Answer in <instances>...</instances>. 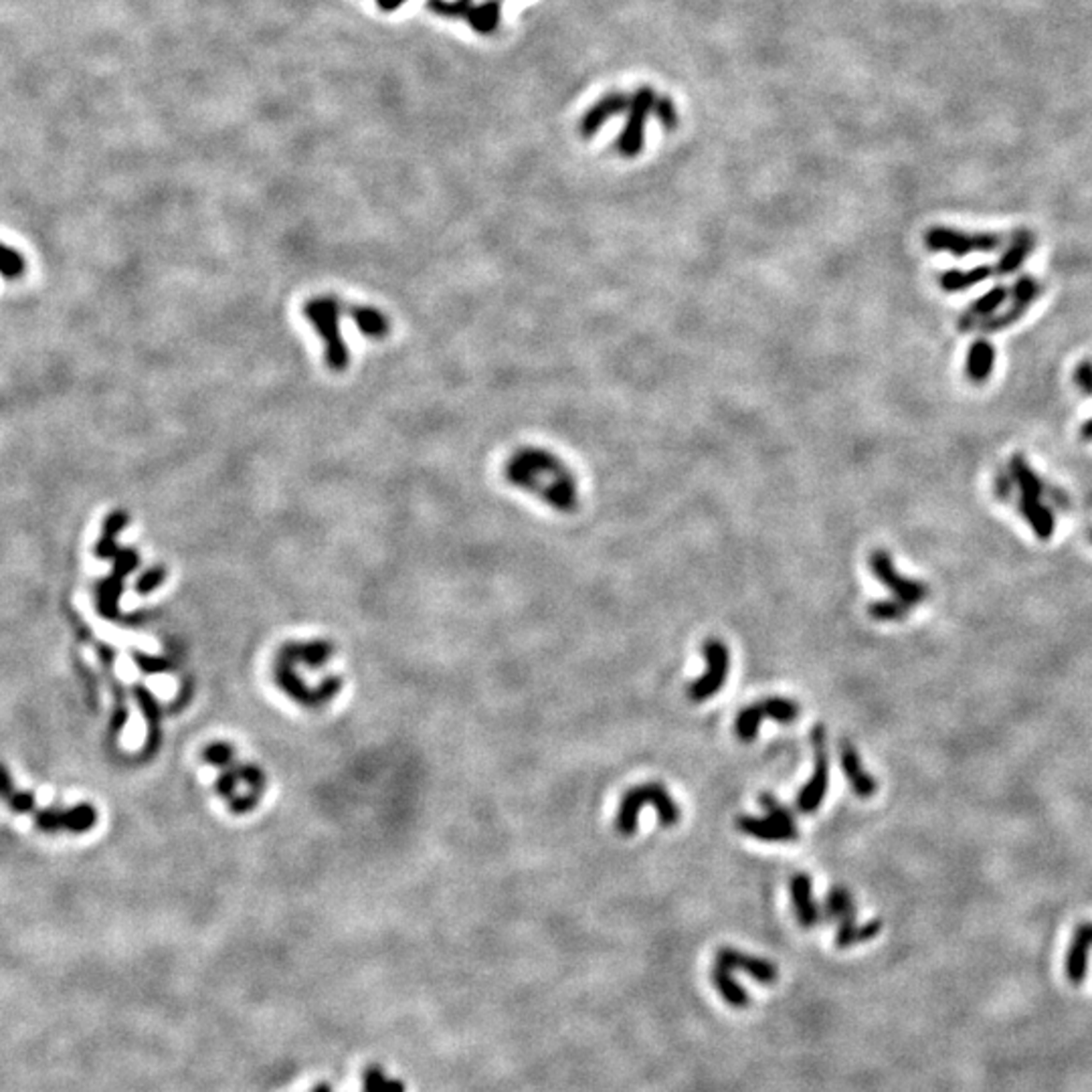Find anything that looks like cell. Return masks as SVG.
<instances>
[{"label": "cell", "instance_id": "obj_12", "mask_svg": "<svg viewBox=\"0 0 1092 1092\" xmlns=\"http://www.w3.org/2000/svg\"><path fill=\"white\" fill-rule=\"evenodd\" d=\"M714 965H721V968H724L728 971H735V969L745 971V973L755 977L757 982H761V983H773V982H777V977H779L773 963L747 955V953L728 949V947L721 949L717 953V961H714Z\"/></svg>", "mask_w": 1092, "mask_h": 1092}, {"label": "cell", "instance_id": "obj_1", "mask_svg": "<svg viewBox=\"0 0 1092 1092\" xmlns=\"http://www.w3.org/2000/svg\"><path fill=\"white\" fill-rule=\"evenodd\" d=\"M504 480L561 514L579 510V480L567 461L546 447L524 445L504 461Z\"/></svg>", "mask_w": 1092, "mask_h": 1092}, {"label": "cell", "instance_id": "obj_26", "mask_svg": "<svg viewBox=\"0 0 1092 1092\" xmlns=\"http://www.w3.org/2000/svg\"><path fill=\"white\" fill-rule=\"evenodd\" d=\"M1027 310H1030V308H1024V306H1018V304H1012V306H1010L1006 312H997V313H994V316H989V318L979 320V322H977V328H975V330H979V332H987V334H991V332H1001V330L1010 328V326H1013V324L1018 322L1020 318H1024V313H1026Z\"/></svg>", "mask_w": 1092, "mask_h": 1092}, {"label": "cell", "instance_id": "obj_19", "mask_svg": "<svg viewBox=\"0 0 1092 1092\" xmlns=\"http://www.w3.org/2000/svg\"><path fill=\"white\" fill-rule=\"evenodd\" d=\"M823 919L837 921V931H844V928L856 925V907H853V896L846 886H834L827 893Z\"/></svg>", "mask_w": 1092, "mask_h": 1092}, {"label": "cell", "instance_id": "obj_7", "mask_svg": "<svg viewBox=\"0 0 1092 1092\" xmlns=\"http://www.w3.org/2000/svg\"><path fill=\"white\" fill-rule=\"evenodd\" d=\"M702 656L706 660V672L686 688V694L692 702H706L721 692L726 684L728 663H731L726 644L717 637H710L702 644Z\"/></svg>", "mask_w": 1092, "mask_h": 1092}, {"label": "cell", "instance_id": "obj_30", "mask_svg": "<svg viewBox=\"0 0 1092 1092\" xmlns=\"http://www.w3.org/2000/svg\"><path fill=\"white\" fill-rule=\"evenodd\" d=\"M759 801H761L763 809L767 811L769 818H773V820H777V822H781V823H787V825H797V823H795V818H794V813H791V809H789V808H785L783 803L777 801V799H775L771 794H763V795L759 797Z\"/></svg>", "mask_w": 1092, "mask_h": 1092}, {"label": "cell", "instance_id": "obj_5", "mask_svg": "<svg viewBox=\"0 0 1092 1092\" xmlns=\"http://www.w3.org/2000/svg\"><path fill=\"white\" fill-rule=\"evenodd\" d=\"M868 564L878 583L884 585L888 591L893 593V599L900 601V604H905L912 609L916 605H921L928 597L926 585L923 581L909 579V576L900 575L895 567L893 557H890L884 548H876L868 559Z\"/></svg>", "mask_w": 1092, "mask_h": 1092}, {"label": "cell", "instance_id": "obj_23", "mask_svg": "<svg viewBox=\"0 0 1092 1092\" xmlns=\"http://www.w3.org/2000/svg\"><path fill=\"white\" fill-rule=\"evenodd\" d=\"M1008 299H1010V287L1001 285V284L994 285L983 296L973 299V302L969 304L968 313H971V316L979 322V320L989 318V316H994V313H997L999 308L1006 304Z\"/></svg>", "mask_w": 1092, "mask_h": 1092}, {"label": "cell", "instance_id": "obj_6", "mask_svg": "<svg viewBox=\"0 0 1092 1092\" xmlns=\"http://www.w3.org/2000/svg\"><path fill=\"white\" fill-rule=\"evenodd\" d=\"M656 92L651 90V87H639V90L632 95V104L630 109H627V122H625V128L619 134L618 142H615V148H618V153L625 158H635L637 154H642L644 150V140H646V122L649 118V114H654V106H656Z\"/></svg>", "mask_w": 1092, "mask_h": 1092}, {"label": "cell", "instance_id": "obj_2", "mask_svg": "<svg viewBox=\"0 0 1092 1092\" xmlns=\"http://www.w3.org/2000/svg\"><path fill=\"white\" fill-rule=\"evenodd\" d=\"M654 806L658 811V820L663 827H672L680 820V808L670 795V791L662 783H644L632 787L621 797L618 818H615V830L621 836H633L637 832L639 813L644 806Z\"/></svg>", "mask_w": 1092, "mask_h": 1092}, {"label": "cell", "instance_id": "obj_17", "mask_svg": "<svg viewBox=\"0 0 1092 1092\" xmlns=\"http://www.w3.org/2000/svg\"><path fill=\"white\" fill-rule=\"evenodd\" d=\"M997 353L996 346L991 344L987 338H977L968 350V358H965V374L973 385H983L994 374Z\"/></svg>", "mask_w": 1092, "mask_h": 1092}, {"label": "cell", "instance_id": "obj_34", "mask_svg": "<svg viewBox=\"0 0 1092 1092\" xmlns=\"http://www.w3.org/2000/svg\"><path fill=\"white\" fill-rule=\"evenodd\" d=\"M1044 496H1048L1052 504L1056 506V508H1060V510H1069L1070 508V496L1066 494L1064 489L1058 488V486H1046V494Z\"/></svg>", "mask_w": 1092, "mask_h": 1092}, {"label": "cell", "instance_id": "obj_3", "mask_svg": "<svg viewBox=\"0 0 1092 1092\" xmlns=\"http://www.w3.org/2000/svg\"><path fill=\"white\" fill-rule=\"evenodd\" d=\"M342 310L344 304L334 296L310 298L304 304V316L313 326V330H318L326 346V362L336 372L346 371L350 364V353L341 334Z\"/></svg>", "mask_w": 1092, "mask_h": 1092}, {"label": "cell", "instance_id": "obj_35", "mask_svg": "<svg viewBox=\"0 0 1092 1092\" xmlns=\"http://www.w3.org/2000/svg\"><path fill=\"white\" fill-rule=\"evenodd\" d=\"M1081 437L1085 442H1092V417H1088L1083 425H1081Z\"/></svg>", "mask_w": 1092, "mask_h": 1092}, {"label": "cell", "instance_id": "obj_29", "mask_svg": "<svg viewBox=\"0 0 1092 1092\" xmlns=\"http://www.w3.org/2000/svg\"><path fill=\"white\" fill-rule=\"evenodd\" d=\"M654 116L658 118V122L663 125V130L672 132L676 130L677 125V109L676 104L668 95H658L656 99V106H654Z\"/></svg>", "mask_w": 1092, "mask_h": 1092}, {"label": "cell", "instance_id": "obj_32", "mask_svg": "<svg viewBox=\"0 0 1092 1092\" xmlns=\"http://www.w3.org/2000/svg\"><path fill=\"white\" fill-rule=\"evenodd\" d=\"M1013 489H1018V488H1015V482L1012 478L1010 470L997 468V472L994 475V494H996V498H999L1001 502H1010L1012 496H1013Z\"/></svg>", "mask_w": 1092, "mask_h": 1092}, {"label": "cell", "instance_id": "obj_11", "mask_svg": "<svg viewBox=\"0 0 1092 1092\" xmlns=\"http://www.w3.org/2000/svg\"><path fill=\"white\" fill-rule=\"evenodd\" d=\"M736 827L743 834L761 839V842H771V844H789V842H795L799 837V830L797 825H787L777 822L773 818H752V815H743V818L736 820Z\"/></svg>", "mask_w": 1092, "mask_h": 1092}, {"label": "cell", "instance_id": "obj_8", "mask_svg": "<svg viewBox=\"0 0 1092 1092\" xmlns=\"http://www.w3.org/2000/svg\"><path fill=\"white\" fill-rule=\"evenodd\" d=\"M797 717H799L797 702L789 700V698H779V696L764 698V700H759V702H755V705H750V706L740 710V714L735 721V735L743 740V743H749V740L757 738L763 719H771V721L787 724V722H794Z\"/></svg>", "mask_w": 1092, "mask_h": 1092}, {"label": "cell", "instance_id": "obj_24", "mask_svg": "<svg viewBox=\"0 0 1092 1092\" xmlns=\"http://www.w3.org/2000/svg\"><path fill=\"white\" fill-rule=\"evenodd\" d=\"M712 982L717 985V989L721 991V996L726 999L728 1006L733 1008H747L749 1003V996L745 994V989L736 983V979L733 977V971H728L721 965H714L712 969Z\"/></svg>", "mask_w": 1092, "mask_h": 1092}, {"label": "cell", "instance_id": "obj_10", "mask_svg": "<svg viewBox=\"0 0 1092 1092\" xmlns=\"http://www.w3.org/2000/svg\"><path fill=\"white\" fill-rule=\"evenodd\" d=\"M630 104H632V95L621 94V92H611L601 99H597V102L587 109V114L581 120L583 138L595 136L609 120H613L615 116H623L625 111L630 109Z\"/></svg>", "mask_w": 1092, "mask_h": 1092}, {"label": "cell", "instance_id": "obj_28", "mask_svg": "<svg viewBox=\"0 0 1092 1092\" xmlns=\"http://www.w3.org/2000/svg\"><path fill=\"white\" fill-rule=\"evenodd\" d=\"M910 607L896 599H881L868 605L870 618L876 621H902L907 619Z\"/></svg>", "mask_w": 1092, "mask_h": 1092}, {"label": "cell", "instance_id": "obj_25", "mask_svg": "<svg viewBox=\"0 0 1092 1092\" xmlns=\"http://www.w3.org/2000/svg\"><path fill=\"white\" fill-rule=\"evenodd\" d=\"M881 931H882V923L878 921V919H874L870 923H866L862 926L853 925L850 928H844V931H837V935H836V945L839 949H848V947H853V945H858V943H866V940L874 939Z\"/></svg>", "mask_w": 1092, "mask_h": 1092}, {"label": "cell", "instance_id": "obj_9", "mask_svg": "<svg viewBox=\"0 0 1092 1092\" xmlns=\"http://www.w3.org/2000/svg\"><path fill=\"white\" fill-rule=\"evenodd\" d=\"M813 750H815V764L811 779L799 791L795 799V809L799 813H813L818 811L822 801L827 794V779H830V761H827V747H825V728L822 724L813 726L811 733Z\"/></svg>", "mask_w": 1092, "mask_h": 1092}, {"label": "cell", "instance_id": "obj_14", "mask_svg": "<svg viewBox=\"0 0 1092 1092\" xmlns=\"http://www.w3.org/2000/svg\"><path fill=\"white\" fill-rule=\"evenodd\" d=\"M839 759H842L844 775H846L848 783L852 785L853 794H856V797H860V799L874 797L876 791H878V783H876L874 777L864 769L856 747L848 743V740H844L842 749H839Z\"/></svg>", "mask_w": 1092, "mask_h": 1092}, {"label": "cell", "instance_id": "obj_36", "mask_svg": "<svg viewBox=\"0 0 1092 1092\" xmlns=\"http://www.w3.org/2000/svg\"><path fill=\"white\" fill-rule=\"evenodd\" d=\"M383 1092H405V1086L400 1081H386V1086Z\"/></svg>", "mask_w": 1092, "mask_h": 1092}, {"label": "cell", "instance_id": "obj_4", "mask_svg": "<svg viewBox=\"0 0 1092 1092\" xmlns=\"http://www.w3.org/2000/svg\"><path fill=\"white\" fill-rule=\"evenodd\" d=\"M1003 245V237L997 233H968L953 227H935L925 233V247L933 254H949L963 257L969 254H994Z\"/></svg>", "mask_w": 1092, "mask_h": 1092}, {"label": "cell", "instance_id": "obj_16", "mask_svg": "<svg viewBox=\"0 0 1092 1092\" xmlns=\"http://www.w3.org/2000/svg\"><path fill=\"white\" fill-rule=\"evenodd\" d=\"M1034 247H1036L1034 233L1027 229H1018L1012 235V241L999 255L997 263L994 266V273L999 275V278H1006V275H1013L1015 271H1020L1026 259L1030 257Z\"/></svg>", "mask_w": 1092, "mask_h": 1092}, {"label": "cell", "instance_id": "obj_27", "mask_svg": "<svg viewBox=\"0 0 1092 1092\" xmlns=\"http://www.w3.org/2000/svg\"><path fill=\"white\" fill-rule=\"evenodd\" d=\"M1040 294H1041L1040 282L1036 278H1032V275H1027V273L1026 275H1020V278L1015 280L1013 285L1010 287L1012 302L1018 304V306H1024V308H1030L1036 302V299L1040 298Z\"/></svg>", "mask_w": 1092, "mask_h": 1092}, {"label": "cell", "instance_id": "obj_13", "mask_svg": "<svg viewBox=\"0 0 1092 1092\" xmlns=\"http://www.w3.org/2000/svg\"><path fill=\"white\" fill-rule=\"evenodd\" d=\"M791 902H794V910L797 916V923L801 928H813L823 921V912L813 900L811 878L808 874H795L791 878Z\"/></svg>", "mask_w": 1092, "mask_h": 1092}, {"label": "cell", "instance_id": "obj_22", "mask_svg": "<svg viewBox=\"0 0 1092 1092\" xmlns=\"http://www.w3.org/2000/svg\"><path fill=\"white\" fill-rule=\"evenodd\" d=\"M994 275V266H977L971 269H947L939 275L940 290L947 294H957L969 290L973 285L983 284Z\"/></svg>", "mask_w": 1092, "mask_h": 1092}, {"label": "cell", "instance_id": "obj_37", "mask_svg": "<svg viewBox=\"0 0 1092 1092\" xmlns=\"http://www.w3.org/2000/svg\"><path fill=\"white\" fill-rule=\"evenodd\" d=\"M1088 538H1090V543H1092V531H1090V532H1088Z\"/></svg>", "mask_w": 1092, "mask_h": 1092}, {"label": "cell", "instance_id": "obj_20", "mask_svg": "<svg viewBox=\"0 0 1092 1092\" xmlns=\"http://www.w3.org/2000/svg\"><path fill=\"white\" fill-rule=\"evenodd\" d=\"M1008 470L1015 482V488H1018L1020 496L1044 498V494H1046L1044 480L1040 478V475L1034 472V468L1030 466V461H1027L1022 454H1015L1010 458Z\"/></svg>", "mask_w": 1092, "mask_h": 1092}, {"label": "cell", "instance_id": "obj_15", "mask_svg": "<svg viewBox=\"0 0 1092 1092\" xmlns=\"http://www.w3.org/2000/svg\"><path fill=\"white\" fill-rule=\"evenodd\" d=\"M1092 947V923L1076 926L1072 943L1066 955V977L1074 985H1081L1088 973V953Z\"/></svg>", "mask_w": 1092, "mask_h": 1092}, {"label": "cell", "instance_id": "obj_33", "mask_svg": "<svg viewBox=\"0 0 1092 1092\" xmlns=\"http://www.w3.org/2000/svg\"><path fill=\"white\" fill-rule=\"evenodd\" d=\"M386 1081L388 1078H385L381 1069H376V1066H371V1069H367L362 1074L364 1092H383L386 1086Z\"/></svg>", "mask_w": 1092, "mask_h": 1092}, {"label": "cell", "instance_id": "obj_31", "mask_svg": "<svg viewBox=\"0 0 1092 1092\" xmlns=\"http://www.w3.org/2000/svg\"><path fill=\"white\" fill-rule=\"evenodd\" d=\"M1072 383L1085 397H1092V360L1085 358L1072 371Z\"/></svg>", "mask_w": 1092, "mask_h": 1092}, {"label": "cell", "instance_id": "obj_21", "mask_svg": "<svg viewBox=\"0 0 1092 1092\" xmlns=\"http://www.w3.org/2000/svg\"><path fill=\"white\" fill-rule=\"evenodd\" d=\"M348 316L355 320L358 330L372 341H383L391 334V320L385 312L372 306H348Z\"/></svg>", "mask_w": 1092, "mask_h": 1092}, {"label": "cell", "instance_id": "obj_18", "mask_svg": "<svg viewBox=\"0 0 1092 1092\" xmlns=\"http://www.w3.org/2000/svg\"><path fill=\"white\" fill-rule=\"evenodd\" d=\"M1018 506L1024 520L1032 526L1040 541H1050L1054 531H1056V518H1054V512L1046 502H1041V498L1020 496Z\"/></svg>", "mask_w": 1092, "mask_h": 1092}]
</instances>
